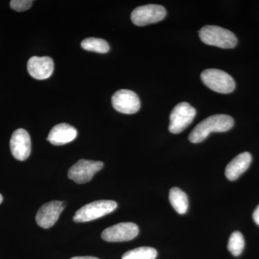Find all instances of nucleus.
<instances>
[{"label": "nucleus", "mask_w": 259, "mask_h": 259, "mask_svg": "<svg viewBox=\"0 0 259 259\" xmlns=\"http://www.w3.org/2000/svg\"><path fill=\"white\" fill-rule=\"evenodd\" d=\"M234 125V120L231 116L214 115L204 119L192 130L189 136V140L192 144H199L202 142L211 133L226 132Z\"/></svg>", "instance_id": "obj_1"}, {"label": "nucleus", "mask_w": 259, "mask_h": 259, "mask_svg": "<svg viewBox=\"0 0 259 259\" xmlns=\"http://www.w3.org/2000/svg\"><path fill=\"white\" fill-rule=\"evenodd\" d=\"M199 36L204 44L221 49H233L238 44L233 32L217 25H205L199 30Z\"/></svg>", "instance_id": "obj_2"}, {"label": "nucleus", "mask_w": 259, "mask_h": 259, "mask_svg": "<svg viewBox=\"0 0 259 259\" xmlns=\"http://www.w3.org/2000/svg\"><path fill=\"white\" fill-rule=\"evenodd\" d=\"M201 80L205 86L218 93L229 94L236 88L234 79L222 70H204L201 74Z\"/></svg>", "instance_id": "obj_3"}, {"label": "nucleus", "mask_w": 259, "mask_h": 259, "mask_svg": "<svg viewBox=\"0 0 259 259\" xmlns=\"http://www.w3.org/2000/svg\"><path fill=\"white\" fill-rule=\"evenodd\" d=\"M117 204L112 200H98L83 206L75 213L73 221L75 223H84L103 217L113 212Z\"/></svg>", "instance_id": "obj_4"}, {"label": "nucleus", "mask_w": 259, "mask_h": 259, "mask_svg": "<svg viewBox=\"0 0 259 259\" xmlns=\"http://www.w3.org/2000/svg\"><path fill=\"white\" fill-rule=\"evenodd\" d=\"M195 109L187 102H181L175 107L170 115L168 130L174 134H178L185 131L192 123L195 117Z\"/></svg>", "instance_id": "obj_5"}, {"label": "nucleus", "mask_w": 259, "mask_h": 259, "mask_svg": "<svg viewBox=\"0 0 259 259\" xmlns=\"http://www.w3.org/2000/svg\"><path fill=\"white\" fill-rule=\"evenodd\" d=\"M166 15V10L161 5H146L139 7L131 13V20L137 26L161 21Z\"/></svg>", "instance_id": "obj_6"}, {"label": "nucleus", "mask_w": 259, "mask_h": 259, "mask_svg": "<svg viewBox=\"0 0 259 259\" xmlns=\"http://www.w3.org/2000/svg\"><path fill=\"white\" fill-rule=\"evenodd\" d=\"M101 161L80 159L74 163L68 171V177L77 184H84L90 182L94 175L103 168Z\"/></svg>", "instance_id": "obj_7"}, {"label": "nucleus", "mask_w": 259, "mask_h": 259, "mask_svg": "<svg viewBox=\"0 0 259 259\" xmlns=\"http://www.w3.org/2000/svg\"><path fill=\"white\" fill-rule=\"evenodd\" d=\"M139 228L134 223H120L109 227L102 233V238L107 242L129 241L137 237Z\"/></svg>", "instance_id": "obj_8"}, {"label": "nucleus", "mask_w": 259, "mask_h": 259, "mask_svg": "<svg viewBox=\"0 0 259 259\" xmlns=\"http://www.w3.org/2000/svg\"><path fill=\"white\" fill-rule=\"evenodd\" d=\"M112 104L114 108L121 113H136L141 108V102L137 94L128 90H120L112 97Z\"/></svg>", "instance_id": "obj_9"}, {"label": "nucleus", "mask_w": 259, "mask_h": 259, "mask_svg": "<svg viewBox=\"0 0 259 259\" xmlns=\"http://www.w3.org/2000/svg\"><path fill=\"white\" fill-rule=\"evenodd\" d=\"M65 206L66 202L57 200L44 204L37 211L35 217L37 224L45 229L50 228L59 219Z\"/></svg>", "instance_id": "obj_10"}, {"label": "nucleus", "mask_w": 259, "mask_h": 259, "mask_svg": "<svg viewBox=\"0 0 259 259\" xmlns=\"http://www.w3.org/2000/svg\"><path fill=\"white\" fill-rule=\"evenodd\" d=\"M12 154L18 161L28 159L31 153V140L30 135L25 129L16 130L10 139Z\"/></svg>", "instance_id": "obj_11"}, {"label": "nucleus", "mask_w": 259, "mask_h": 259, "mask_svg": "<svg viewBox=\"0 0 259 259\" xmlns=\"http://www.w3.org/2000/svg\"><path fill=\"white\" fill-rule=\"evenodd\" d=\"M27 68L29 74L34 79H47L54 71V61L49 56H32L28 61Z\"/></svg>", "instance_id": "obj_12"}, {"label": "nucleus", "mask_w": 259, "mask_h": 259, "mask_svg": "<svg viewBox=\"0 0 259 259\" xmlns=\"http://www.w3.org/2000/svg\"><path fill=\"white\" fill-rule=\"evenodd\" d=\"M77 136V131L67 123H60L51 130L47 140L54 146H63L74 141Z\"/></svg>", "instance_id": "obj_13"}, {"label": "nucleus", "mask_w": 259, "mask_h": 259, "mask_svg": "<svg viewBox=\"0 0 259 259\" xmlns=\"http://www.w3.org/2000/svg\"><path fill=\"white\" fill-rule=\"evenodd\" d=\"M252 161L250 153L243 152L233 158L227 166L226 176L230 181L238 180L248 168Z\"/></svg>", "instance_id": "obj_14"}, {"label": "nucleus", "mask_w": 259, "mask_h": 259, "mask_svg": "<svg viewBox=\"0 0 259 259\" xmlns=\"http://www.w3.org/2000/svg\"><path fill=\"white\" fill-rule=\"evenodd\" d=\"M169 201L173 208L179 214H185L188 210V197L185 192L178 187H173L170 190Z\"/></svg>", "instance_id": "obj_15"}, {"label": "nucleus", "mask_w": 259, "mask_h": 259, "mask_svg": "<svg viewBox=\"0 0 259 259\" xmlns=\"http://www.w3.org/2000/svg\"><path fill=\"white\" fill-rule=\"evenodd\" d=\"M81 47L84 50L94 51L100 54H106L110 51V46L106 40L97 37H88L84 39L81 44Z\"/></svg>", "instance_id": "obj_16"}, {"label": "nucleus", "mask_w": 259, "mask_h": 259, "mask_svg": "<svg viewBox=\"0 0 259 259\" xmlns=\"http://www.w3.org/2000/svg\"><path fill=\"white\" fill-rule=\"evenodd\" d=\"M157 250L151 247H139L128 250L122 255V259H156Z\"/></svg>", "instance_id": "obj_17"}, {"label": "nucleus", "mask_w": 259, "mask_h": 259, "mask_svg": "<svg viewBox=\"0 0 259 259\" xmlns=\"http://www.w3.org/2000/svg\"><path fill=\"white\" fill-rule=\"evenodd\" d=\"M245 241L241 232L235 231L232 233L228 241V250L234 255L238 256L244 249Z\"/></svg>", "instance_id": "obj_18"}, {"label": "nucleus", "mask_w": 259, "mask_h": 259, "mask_svg": "<svg viewBox=\"0 0 259 259\" xmlns=\"http://www.w3.org/2000/svg\"><path fill=\"white\" fill-rule=\"evenodd\" d=\"M33 1L32 0H12L10 8L17 12H24L30 9Z\"/></svg>", "instance_id": "obj_19"}, {"label": "nucleus", "mask_w": 259, "mask_h": 259, "mask_svg": "<svg viewBox=\"0 0 259 259\" xmlns=\"http://www.w3.org/2000/svg\"><path fill=\"white\" fill-rule=\"evenodd\" d=\"M253 219L254 222L259 226V205L255 208L253 213Z\"/></svg>", "instance_id": "obj_20"}, {"label": "nucleus", "mask_w": 259, "mask_h": 259, "mask_svg": "<svg viewBox=\"0 0 259 259\" xmlns=\"http://www.w3.org/2000/svg\"><path fill=\"white\" fill-rule=\"evenodd\" d=\"M71 259H99L94 256H75L72 257Z\"/></svg>", "instance_id": "obj_21"}, {"label": "nucleus", "mask_w": 259, "mask_h": 259, "mask_svg": "<svg viewBox=\"0 0 259 259\" xmlns=\"http://www.w3.org/2000/svg\"><path fill=\"white\" fill-rule=\"evenodd\" d=\"M3 196H2V194H0V204H1L2 202H3Z\"/></svg>", "instance_id": "obj_22"}]
</instances>
